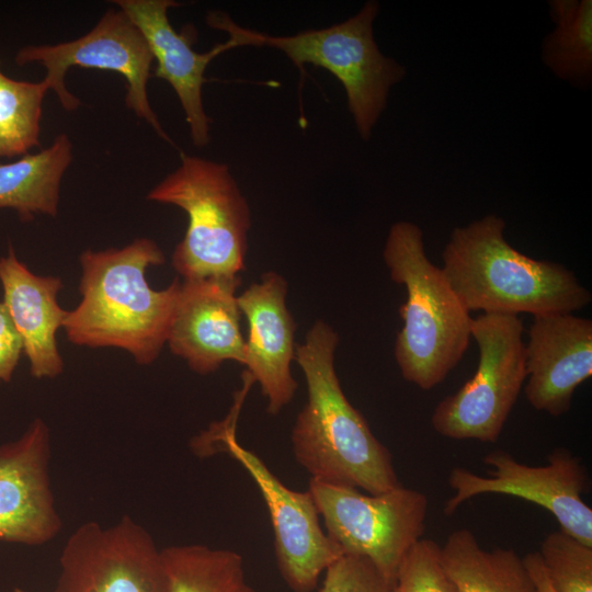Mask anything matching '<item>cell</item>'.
Segmentation results:
<instances>
[{
	"label": "cell",
	"mask_w": 592,
	"mask_h": 592,
	"mask_svg": "<svg viewBox=\"0 0 592 592\" xmlns=\"http://www.w3.org/2000/svg\"><path fill=\"white\" fill-rule=\"evenodd\" d=\"M338 333L316 321L295 358L308 398L292 430V448L310 479L378 494L401 486L389 449L345 397L334 367Z\"/></svg>",
	"instance_id": "1"
},
{
	"label": "cell",
	"mask_w": 592,
	"mask_h": 592,
	"mask_svg": "<svg viewBox=\"0 0 592 592\" xmlns=\"http://www.w3.org/2000/svg\"><path fill=\"white\" fill-rule=\"evenodd\" d=\"M79 260L81 301L65 320L68 340L123 349L151 364L167 343L181 284L175 278L161 291L148 284L147 270L166 261L162 250L139 238L121 249L86 250Z\"/></svg>",
	"instance_id": "2"
},
{
	"label": "cell",
	"mask_w": 592,
	"mask_h": 592,
	"mask_svg": "<svg viewBox=\"0 0 592 592\" xmlns=\"http://www.w3.org/2000/svg\"><path fill=\"white\" fill-rule=\"evenodd\" d=\"M505 221L490 214L453 229L442 270L467 310L533 316L572 314L592 296L562 264L530 258L504 238Z\"/></svg>",
	"instance_id": "3"
},
{
	"label": "cell",
	"mask_w": 592,
	"mask_h": 592,
	"mask_svg": "<svg viewBox=\"0 0 592 592\" xmlns=\"http://www.w3.org/2000/svg\"><path fill=\"white\" fill-rule=\"evenodd\" d=\"M383 258L390 278L407 291L399 308L403 326L395 342L396 362L407 382L432 389L463 358L473 318L442 267L426 257L418 225L405 220L391 225Z\"/></svg>",
	"instance_id": "4"
},
{
	"label": "cell",
	"mask_w": 592,
	"mask_h": 592,
	"mask_svg": "<svg viewBox=\"0 0 592 592\" xmlns=\"http://www.w3.org/2000/svg\"><path fill=\"white\" fill-rule=\"evenodd\" d=\"M378 10V2L368 1L344 22L288 36L243 29L218 11L209 12L206 21L213 29L228 33L235 47L271 46L283 52L303 75L307 64L331 72L345 90L358 135L367 140L386 109L390 88L406 76L405 67L383 55L375 42L373 22Z\"/></svg>",
	"instance_id": "5"
},
{
	"label": "cell",
	"mask_w": 592,
	"mask_h": 592,
	"mask_svg": "<svg viewBox=\"0 0 592 592\" xmlns=\"http://www.w3.org/2000/svg\"><path fill=\"white\" fill-rule=\"evenodd\" d=\"M189 218L172 265L183 280L238 276L246 265L251 213L229 167L181 153L180 166L147 195Z\"/></svg>",
	"instance_id": "6"
},
{
	"label": "cell",
	"mask_w": 592,
	"mask_h": 592,
	"mask_svg": "<svg viewBox=\"0 0 592 592\" xmlns=\"http://www.w3.org/2000/svg\"><path fill=\"white\" fill-rule=\"evenodd\" d=\"M247 391L237 395L235 411L194 437L191 448L200 457L226 452L251 476L267 508L278 572L293 592H312L320 576L343 550L322 531L319 512L309 490L286 487L258 457L240 445L236 420Z\"/></svg>",
	"instance_id": "7"
},
{
	"label": "cell",
	"mask_w": 592,
	"mask_h": 592,
	"mask_svg": "<svg viewBox=\"0 0 592 592\" xmlns=\"http://www.w3.org/2000/svg\"><path fill=\"white\" fill-rule=\"evenodd\" d=\"M519 316L481 314L471 321L479 361L473 377L441 400L431 417L440 435L496 443L526 379Z\"/></svg>",
	"instance_id": "8"
},
{
	"label": "cell",
	"mask_w": 592,
	"mask_h": 592,
	"mask_svg": "<svg viewBox=\"0 0 592 592\" xmlns=\"http://www.w3.org/2000/svg\"><path fill=\"white\" fill-rule=\"evenodd\" d=\"M326 534L344 554L372 560L394 584L398 568L425 531L428 497L402 485L369 494L352 487L309 481Z\"/></svg>",
	"instance_id": "9"
},
{
	"label": "cell",
	"mask_w": 592,
	"mask_h": 592,
	"mask_svg": "<svg viewBox=\"0 0 592 592\" xmlns=\"http://www.w3.org/2000/svg\"><path fill=\"white\" fill-rule=\"evenodd\" d=\"M153 56L138 27L121 10H107L83 36L56 45H29L14 57L18 66L38 62L46 69L44 81L66 111H76L81 102L65 84L70 67L95 68L122 75L126 81L125 104L147 122L159 137L173 144L153 112L147 93Z\"/></svg>",
	"instance_id": "10"
},
{
	"label": "cell",
	"mask_w": 592,
	"mask_h": 592,
	"mask_svg": "<svg viewBox=\"0 0 592 592\" xmlns=\"http://www.w3.org/2000/svg\"><path fill=\"white\" fill-rule=\"evenodd\" d=\"M483 463L492 467L489 478L464 467L452 469L448 486L454 494L444 503L445 515L454 514L460 504L480 494L511 496L546 509L561 531L592 546V510L582 500L589 478L579 456L558 447L547 455V465L530 466L496 449L483 457Z\"/></svg>",
	"instance_id": "11"
},
{
	"label": "cell",
	"mask_w": 592,
	"mask_h": 592,
	"mask_svg": "<svg viewBox=\"0 0 592 592\" xmlns=\"http://www.w3.org/2000/svg\"><path fill=\"white\" fill-rule=\"evenodd\" d=\"M54 592H169L161 549L128 515L82 523L61 549Z\"/></svg>",
	"instance_id": "12"
},
{
	"label": "cell",
	"mask_w": 592,
	"mask_h": 592,
	"mask_svg": "<svg viewBox=\"0 0 592 592\" xmlns=\"http://www.w3.org/2000/svg\"><path fill=\"white\" fill-rule=\"evenodd\" d=\"M50 449L49 428L42 419L16 441L0 445V540L38 546L59 534Z\"/></svg>",
	"instance_id": "13"
},
{
	"label": "cell",
	"mask_w": 592,
	"mask_h": 592,
	"mask_svg": "<svg viewBox=\"0 0 592 592\" xmlns=\"http://www.w3.org/2000/svg\"><path fill=\"white\" fill-rule=\"evenodd\" d=\"M240 277L183 280L180 284L167 343L200 375L225 361L243 364L244 339L236 292Z\"/></svg>",
	"instance_id": "14"
},
{
	"label": "cell",
	"mask_w": 592,
	"mask_h": 592,
	"mask_svg": "<svg viewBox=\"0 0 592 592\" xmlns=\"http://www.w3.org/2000/svg\"><path fill=\"white\" fill-rule=\"evenodd\" d=\"M524 394L537 411L567 413L576 389L592 376V321L573 314L533 316L525 344Z\"/></svg>",
	"instance_id": "15"
},
{
	"label": "cell",
	"mask_w": 592,
	"mask_h": 592,
	"mask_svg": "<svg viewBox=\"0 0 592 592\" xmlns=\"http://www.w3.org/2000/svg\"><path fill=\"white\" fill-rule=\"evenodd\" d=\"M287 282L266 272L237 296L248 323L243 364L266 398V411L277 414L297 389L291 371L295 358V320L286 307Z\"/></svg>",
	"instance_id": "16"
},
{
	"label": "cell",
	"mask_w": 592,
	"mask_h": 592,
	"mask_svg": "<svg viewBox=\"0 0 592 592\" xmlns=\"http://www.w3.org/2000/svg\"><path fill=\"white\" fill-rule=\"evenodd\" d=\"M129 20L138 27L151 50L157 66L153 76L170 83L185 114L190 136L195 147L210 140V118L205 113L202 88L208 80L205 70L219 54L235 48L230 41L200 54L192 47V38L178 33L168 18V10L180 5L172 0H116Z\"/></svg>",
	"instance_id": "17"
},
{
	"label": "cell",
	"mask_w": 592,
	"mask_h": 592,
	"mask_svg": "<svg viewBox=\"0 0 592 592\" xmlns=\"http://www.w3.org/2000/svg\"><path fill=\"white\" fill-rule=\"evenodd\" d=\"M3 304L22 339L23 352L35 378H55L62 373L56 333L64 327L68 311L57 300L62 283L56 276L32 273L13 248L0 258Z\"/></svg>",
	"instance_id": "18"
},
{
	"label": "cell",
	"mask_w": 592,
	"mask_h": 592,
	"mask_svg": "<svg viewBox=\"0 0 592 592\" xmlns=\"http://www.w3.org/2000/svg\"><path fill=\"white\" fill-rule=\"evenodd\" d=\"M71 160L70 138L60 134L46 149L0 163V208L14 209L22 221L36 214L55 217L61 179Z\"/></svg>",
	"instance_id": "19"
},
{
	"label": "cell",
	"mask_w": 592,
	"mask_h": 592,
	"mask_svg": "<svg viewBox=\"0 0 592 592\" xmlns=\"http://www.w3.org/2000/svg\"><path fill=\"white\" fill-rule=\"evenodd\" d=\"M441 554L456 592H536L514 549L486 550L467 528L452 532Z\"/></svg>",
	"instance_id": "20"
},
{
	"label": "cell",
	"mask_w": 592,
	"mask_h": 592,
	"mask_svg": "<svg viewBox=\"0 0 592 592\" xmlns=\"http://www.w3.org/2000/svg\"><path fill=\"white\" fill-rule=\"evenodd\" d=\"M169 592H257L248 582L242 556L203 544L161 549Z\"/></svg>",
	"instance_id": "21"
},
{
	"label": "cell",
	"mask_w": 592,
	"mask_h": 592,
	"mask_svg": "<svg viewBox=\"0 0 592 592\" xmlns=\"http://www.w3.org/2000/svg\"><path fill=\"white\" fill-rule=\"evenodd\" d=\"M555 29L543 42V60L560 79L588 86L592 78V1L549 2Z\"/></svg>",
	"instance_id": "22"
},
{
	"label": "cell",
	"mask_w": 592,
	"mask_h": 592,
	"mask_svg": "<svg viewBox=\"0 0 592 592\" xmlns=\"http://www.w3.org/2000/svg\"><path fill=\"white\" fill-rule=\"evenodd\" d=\"M48 90L44 80H15L0 69V157L24 156L41 145L43 101Z\"/></svg>",
	"instance_id": "23"
},
{
	"label": "cell",
	"mask_w": 592,
	"mask_h": 592,
	"mask_svg": "<svg viewBox=\"0 0 592 592\" xmlns=\"http://www.w3.org/2000/svg\"><path fill=\"white\" fill-rule=\"evenodd\" d=\"M538 554L558 592H592V546L559 530L544 538Z\"/></svg>",
	"instance_id": "24"
},
{
	"label": "cell",
	"mask_w": 592,
	"mask_h": 592,
	"mask_svg": "<svg viewBox=\"0 0 592 592\" xmlns=\"http://www.w3.org/2000/svg\"><path fill=\"white\" fill-rule=\"evenodd\" d=\"M390 592H456L432 539H420L402 559Z\"/></svg>",
	"instance_id": "25"
},
{
	"label": "cell",
	"mask_w": 592,
	"mask_h": 592,
	"mask_svg": "<svg viewBox=\"0 0 592 592\" xmlns=\"http://www.w3.org/2000/svg\"><path fill=\"white\" fill-rule=\"evenodd\" d=\"M391 587L372 560L343 554L325 570L319 592H390Z\"/></svg>",
	"instance_id": "26"
},
{
	"label": "cell",
	"mask_w": 592,
	"mask_h": 592,
	"mask_svg": "<svg viewBox=\"0 0 592 592\" xmlns=\"http://www.w3.org/2000/svg\"><path fill=\"white\" fill-rule=\"evenodd\" d=\"M22 352V339L7 307L0 301V384L12 379Z\"/></svg>",
	"instance_id": "27"
},
{
	"label": "cell",
	"mask_w": 592,
	"mask_h": 592,
	"mask_svg": "<svg viewBox=\"0 0 592 592\" xmlns=\"http://www.w3.org/2000/svg\"><path fill=\"white\" fill-rule=\"evenodd\" d=\"M522 560L536 592H558L548 578L538 551L526 554Z\"/></svg>",
	"instance_id": "28"
},
{
	"label": "cell",
	"mask_w": 592,
	"mask_h": 592,
	"mask_svg": "<svg viewBox=\"0 0 592 592\" xmlns=\"http://www.w3.org/2000/svg\"><path fill=\"white\" fill-rule=\"evenodd\" d=\"M11 592H27V591H25L23 589H20V588H15Z\"/></svg>",
	"instance_id": "29"
}]
</instances>
